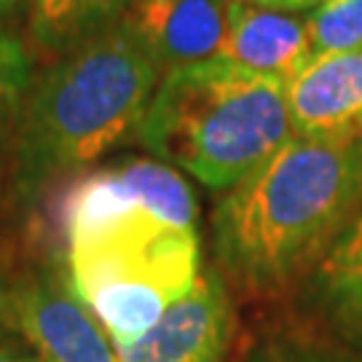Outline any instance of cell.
Instances as JSON below:
<instances>
[{"label":"cell","instance_id":"ba28073f","mask_svg":"<svg viewBox=\"0 0 362 362\" xmlns=\"http://www.w3.org/2000/svg\"><path fill=\"white\" fill-rule=\"evenodd\" d=\"M287 116L303 140H362V52L314 54L287 81Z\"/></svg>","mask_w":362,"mask_h":362},{"label":"cell","instance_id":"e0dca14e","mask_svg":"<svg viewBox=\"0 0 362 362\" xmlns=\"http://www.w3.org/2000/svg\"><path fill=\"white\" fill-rule=\"evenodd\" d=\"M0 362H40L33 349H19L11 344H0Z\"/></svg>","mask_w":362,"mask_h":362},{"label":"cell","instance_id":"ac0fdd59","mask_svg":"<svg viewBox=\"0 0 362 362\" xmlns=\"http://www.w3.org/2000/svg\"><path fill=\"white\" fill-rule=\"evenodd\" d=\"M6 322H8V285L0 276V330Z\"/></svg>","mask_w":362,"mask_h":362},{"label":"cell","instance_id":"30bf717a","mask_svg":"<svg viewBox=\"0 0 362 362\" xmlns=\"http://www.w3.org/2000/svg\"><path fill=\"white\" fill-rule=\"evenodd\" d=\"M218 57L252 73L290 81L314 57L309 19L255 0H228L226 38Z\"/></svg>","mask_w":362,"mask_h":362},{"label":"cell","instance_id":"52a82bcc","mask_svg":"<svg viewBox=\"0 0 362 362\" xmlns=\"http://www.w3.org/2000/svg\"><path fill=\"white\" fill-rule=\"evenodd\" d=\"M285 303L290 322L362 357V212Z\"/></svg>","mask_w":362,"mask_h":362},{"label":"cell","instance_id":"5bb4252c","mask_svg":"<svg viewBox=\"0 0 362 362\" xmlns=\"http://www.w3.org/2000/svg\"><path fill=\"white\" fill-rule=\"evenodd\" d=\"M33 59L27 46L8 30H0V110L16 116L25 94L33 86Z\"/></svg>","mask_w":362,"mask_h":362},{"label":"cell","instance_id":"277c9868","mask_svg":"<svg viewBox=\"0 0 362 362\" xmlns=\"http://www.w3.org/2000/svg\"><path fill=\"white\" fill-rule=\"evenodd\" d=\"M293 137L285 78L226 57L164 73L134 143L151 158L226 194Z\"/></svg>","mask_w":362,"mask_h":362},{"label":"cell","instance_id":"7c38bea8","mask_svg":"<svg viewBox=\"0 0 362 362\" xmlns=\"http://www.w3.org/2000/svg\"><path fill=\"white\" fill-rule=\"evenodd\" d=\"M247 362H362V357L285 320L250 344Z\"/></svg>","mask_w":362,"mask_h":362},{"label":"cell","instance_id":"7a4b0ae2","mask_svg":"<svg viewBox=\"0 0 362 362\" xmlns=\"http://www.w3.org/2000/svg\"><path fill=\"white\" fill-rule=\"evenodd\" d=\"M362 212V140L287 137L212 209V266L231 296L287 300Z\"/></svg>","mask_w":362,"mask_h":362},{"label":"cell","instance_id":"8992f818","mask_svg":"<svg viewBox=\"0 0 362 362\" xmlns=\"http://www.w3.org/2000/svg\"><path fill=\"white\" fill-rule=\"evenodd\" d=\"M236 309L215 266H204L188 296L134 341L116 344L118 362H231L236 346Z\"/></svg>","mask_w":362,"mask_h":362},{"label":"cell","instance_id":"8fae6325","mask_svg":"<svg viewBox=\"0 0 362 362\" xmlns=\"http://www.w3.org/2000/svg\"><path fill=\"white\" fill-rule=\"evenodd\" d=\"M140 0H33L30 43L43 57H62L127 22Z\"/></svg>","mask_w":362,"mask_h":362},{"label":"cell","instance_id":"2e32d148","mask_svg":"<svg viewBox=\"0 0 362 362\" xmlns=\"http://www.w3.org/2000/svg\"><path fill=\"white\" fill-rule=\"evenodd\" d=\"M260 6H269V8H279V11L300 13V11H314L322 0H255Z\"/></svg>","mask_w":362,"mask_h":362},{"label":"cell","instance_id":"3957f363","mask_svg":"<svg viewBox=\"0 0 362 362\" xmlns=\"http://www.w3.org/2000/svg\"><path fill=\"white\" fill-rule=\"evenodd\" d=\"M164 70L127 25L49 59L13 116L11 188L33 202L134 140Z\"/></svg>","mask_w":362,"mask_h":362},{"label":"cell","instance_id":"6da1fadb","mask_svg":"<svg viewBox=\"0 0 362 362\" xmlns=\"http://www.w3.org/2000/svg\"><path fill=\"white\" fill-rule=\"evenodd\" d=\"M57 223L73 287L113 344L148 333L204 272L194 191L151 156L67 182Z\"/></svg>","mask_w":362,"mask_h":362},{"label":"cell","instance_id":"9a60e30c","mask_svg":"<svg viewBox=\"0 0 362 362\" xmlns=\"http://www.w3.org/2000/svg\"><path fill=\"white\" fill-rule=\"evenodd\" d=\"M33 0H0V30H6L19 19V13H30Z\"/></svg>","mask_w":362,"mask_h":362},{"label":"cell","instance_id":"d6986e66","mask_svg":"<svg viewBox=\"0 0 362 362\" xmlns=\"http://www.w3.org/2000/svg\"><path fill=\"white\" fill-rule=\"evenodd\" d=\"M3 118H8V116H6V113H3V110H0V121H3Z\"/></svg>","mask_w":362,"mask_h":362},{"label":"cell","instance_id":"9c48e42d","mask_svg":"<svg viewBox=\"0 0 362 362\" xmlns=\"http://www.w3.org/2000/svg\"><path fill=\"white\" fill-rule=\"evenodd\" d=\"M226 22L228 0H140L124 25L169 73L218 57Z\"/></svg>","mask_w":362,"mask_h":362},{"label":"cell","instance_id":"4fadbf2b","mask_svg":"<svg viewBox=\"0 0 362 362\" xmlns=\"http://www.w3.org/2000/svg\"><path fill=\"white\" fill-rule=\"evenodd\" d=\"M306 19L314 54L362 52V0H322Z\"/></svg>","mask_w":362,"mask_h":362},{"label":"cell","instance_id":"5b68a950","mask_svg":"<svg viewBox=\"0 0 362 362\" xmlns=\"http://www.w3.org/2000/svg\"><path fill=\"white\" fill-rule=\"evenodd\" d=\"M8 322L40 362H118L116 344L62 266H40L8 285Z\"/></svg>","mask_w":362,"mask_h":362}]
</instances>
